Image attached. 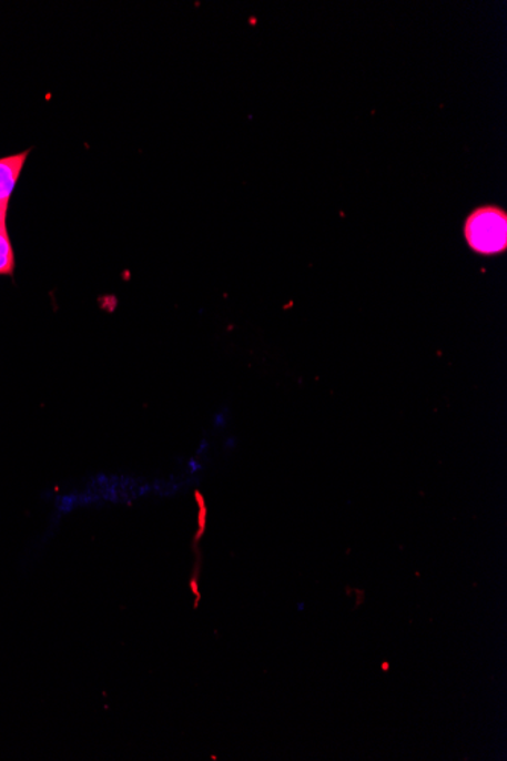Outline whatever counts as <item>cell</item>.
Wrapping results in <instances>:
<instances>
[{"label": "cell", "instance_id": "obj_3", "mask_svg": "<svg viewBox=\"0 0 507 761\" xmlns=\"http://www.w3.org/2000/svg\"><path fill=\"white\" fill-rule=\"evenodd\" d=\"M16 271L14 248L11 245L7 221L0 222V275H12Z\"/></svg>", "mask_w": 507, "mask_h": 761}, {"label": "cell", "instance_id": "obj_4", "mask_svg": "<svg viewBox=\"0 0 507 761\" xmlns=\"http://www.w3.org/2000/svg\"><path fill=\"white\" fill-rule=\"evenodd\" d=\"M7 221V216H0V222Z\"/></svg>", "mask_w": 507, "mask_h": 761}, {"label": "cell", "instance_id": "obj_1", "mask_svg": "<svg viewBox=\"0 0 507 761\" xmlns=\"http://www.w3.org/2000/svg\"><path fill=\"white\" fill-rule=\"evenodd\" d=\"M507 217L503 210L484 207L471 213L465 225V236L473 250L496 254L506 248Z\"/></svg>", "mask_w": 507, "mask_h": 761}, {"label": "cell", "instance_id": "obj_2", "mask_svg": "<svg viewBox=\"0 0 507 761\" xmlns=\"http://www.w3.org/2000/svg\"><path fill=\"white\" fill-rule=\"evenodd\" d=\"M29 151L31 150L11 155V158L0 159V207L2 209H8L12 192L18 186L20 174H22L24 163H27Z\"/></svg>", "mask_w": 507, "mask_h": 761}]
</instances>
